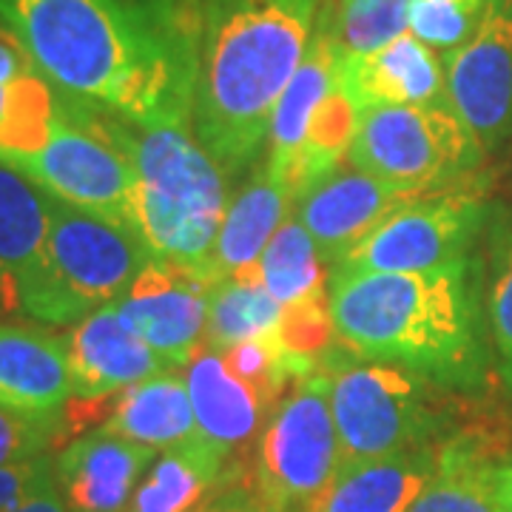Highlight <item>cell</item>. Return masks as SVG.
<instances>
[{"label": "cell", "mask_w": 512, "mask_h": 512, "mask_svg": "<svg viewBox=\"0 0 512 512\" xmlns=\"http://www.w3.org/2000/svg\"><path fill=\"white\" fill-rule=\"evenodd\" d=\"M55 92L137 128L191 123L197 0H0Z\"/></svg>", "instance_id": "obj_1"}, {"label": "cell", "mask_w": 512, "mask_h": 512, "mask_svg": "<svg viewBox=\"0 0 512 512\" xmlns=\"http://www.w3.org/2000/svg\"><path fill=\"white\" fill-rule=\"evenodd\" d=\"M330 316L353 353L410 367L441 390L478 393L490 379L487 271L478 256L419 274L333 268Z\"/></svg>", "instance_id": "obj_2"}, {"label": "cell", "mask_w": 512, "mask_h": 512, "mask_svg": "<svg viewBox=\"0 0 512 512\" xmlns=\"http://www.w3.org/2000/svg\"><path fill=\"white\" fill-rule=\"evenodd\" d=\"M322 0H197L191 128L225 177L251 171L276 103L308 55Z\"/></svg>", "instance_id": "obj_3"}, {"label": "cell", "mask_w": 512, "mask_h": 512, "mask_svg": "<svg viewBox=\"0 0 512 512\" xmlns=\"http://www.w3.org/2000/svg\"><path fill=\"white\" fill-rule=\"evenodd\" d=\"M140 131L117 120V134L137 174V234L154 259H174L208 271L228 208V177L200 146L191 123Z\"/></svg>", "instance_id": "obj_4"}, {"label": "cell", "mask_w": 512, "mask_h": 512, "mask_svg": "<svg viewBox=\"0 0 512 512\" xmlns=\"http://www.w3.org/2000/svg\"><path fill=\"white\" fill-rule=\"evenodd\" d=\"M322 370L333 382L330 404L342 461L393 456L447 439L441 387L416 370L342 350H330Z\"/></svg>", "instance_id": "obj_5"}, {"label": "cell", "mask_w": 512, "mask_h": 512, "mask_svg": "<svg viewBox=\"0 0 512 512\" xmlns=\"http://www.w3.org/2000/svg\"><path fill=\"white\" fill-rule=\"evenodd\" d=\"M117 120L60 94L49 143L12 168L49 197L117 222L140 239L134 214L137 174L117 134Z\"/></svg>", "instance_id": "obj_6"}, {"label": "cell", "mask_w": 512, "mask_h": 512, "mask_svg": "<svg viewBox=\"0 0 512 512\" xmlns=\"http://www.w3.org/2000/svg\"><path fill=\"white\" fill-rule=\"evenodd\" d=\"M330 373L293 382L256 439L254 487L271 512H316L342 464Z\"/></svg>", "instance_id": "obj_7"}, {"label": "cell", "mask_w": 512, "mask_h": 512, "mask_svg": "<svg viewBox=\"0 0 512 512\" xmlns=\"http://www.w3.org/2000/svg\"><path fill=\"white\" fill-rule=\"evenodd\" d=\"M484 154L453 106H382L362 111L348 163L399 188L433 191L473 177Z\"/></svg>", "instance_id": "obj_8"}, {"label": "cell", "mask_w": 512, "mask_h": 512, "mask_svg": "<svg viewBox=\"0 0 512 512\" xmlns=\"http://www.w3.org/2000/svg\"><path fill=\"white\" fill-rule=\"evenodd\" d=\"M487 217V180L478 174L464 177L453 185L424 191L393 211L336 268L365 274L436 271L473 256Z\"/></svg>", "instance_id": "obj_9"}, {"label": "cell", "mask_w": 512, "mask_h": 512, "mask_svg": "<svg viewBox=\"0 0 512 512\" xmlns=\"http://www.w3.org/2000/svg\"><path fill=\"white\" fill-rule=\"evenodd\" d=\"M0 305L40 325H77L92 313L52 265L46 191L6 163H0Z\"/></svg>", "instance_id": "obj_10"}, {"label": "cell", "mask_w": 512, "mask_h": 512, "mask_svg": "<svg viewBox=\"0 0 512 512\" xmlns=\"http://www.w3.org/2000/svg\"><path fill=\"white\" fill-rule=\"evenodd\" d=\"M46 202H49V256L60 282L89 311L117 302L134 282V276L154 256L123 225L69 202L55 200L49 194Z\"/></svg>", "instance_id": "obj_11"}, {"label": "cell", "mask_w": 512, "mask_h": 512, "mask_svg": "<svg viewBox=\"0 0 512 512\" xmlns=\"http://www.w3.org/2000/svg\"><path fill=\"white\" fill-rule=\"evenodd\" d=\"M441 60L450 106L484 151L512 140V0H487L470 40Z\"/></svg>", "instance_id": "obj_12"}, {"label": "cell", "mask_w": 512, "mask_h": 512, "mask_svg": "<svg viewBox=\"0 0 512 512\" xmlns=\"http://www.w3.org/2000/svg\"><path fill=\"white\" fill-rule=\"evenodd\" d=\"M214 279L205 268L174 259H148L114 302L131 328L171 367H185L205 342Z\"/></svg>", "instance_id": "obj_13"}, {"label": "cell", "mask_w": 512, "mask_h": 512, "mask_svg": "<svg viewBox=\"0 0 512 512\" xmlns=\"http://www.w3.org/2000/svg\"><path fill=\"white\" fill-rule=\"evenodd\" d=\"M424 191L399 188L365 174V171H333L296 200V217L308 228L319 254L336 268L345 256L370 237L393 211L416 200Z\"/></svg>", "instance_id": "obj_14"}, {"label": "cell", "mask_w": 512, "mask_h": 512, "mask_svg": "<svg viewBox=\"0 0 512 512\" xmlns=\"http://www.w3.org/2000/svg\"><path fill=\"white\" fill-rule=\"evenodd\" d=\"M74 399L97 402L165 373L168 362L123 319L117 305H100L66 336Z\"/></svg>", "instance_id": "obj_15"}, {"label": "cell", "mask_w": 512, "mask_h": 512, "mask_svg": "<svg viewBox=\"0 0 512 512\" xmlns=\"http://www.w3.org/2000/svg\"><path fill=\"white\" fill-rule=\"evenodd\" d=\"M154 458L157 450L100 427L55 458L57 493L72 512H126Z\"/></svg>", "instance_id": "obj_16"}, {"label": "cell", "mask_w": 512, "mask_h": 512, "mask_svg": "<svg viewBox=\"0 0 512 512\" xmlns=\"http://www.w3.org/2000/svg\"><path fill=\"white\" fill-rule=\"evenodd\" d=\"M185 384L200 436L228 458H239L259 439L276 407L262 390L239 379L225 356L205 342L185 365Z\"/></svg>", "instance_id": "obj_17"}, {"label": "cell", "mask_w": 512, "mask_h": 512, "mask_svg": "<svg viewBox=\"0 0 512 512\" xmlns=\"http://www.w3.org/2000/svg\"><path fill=\"white\" fill-rule=\"evenodd\" d=\"M339 83L356 109L450 106L444 60L416 35L396 37L379 52L339 63Z\"/></svg>", "instance_id": "obj_18"}, {"label": "cell", "mask_w": 512, "mask_h": 512, "mask_svg": "<svg viewBox=\"0 0 512 512\" xmlns=\"http://www.w3.org/2000/svg\"><path fill=\"white\" fill-rule=\"evenodd\" d=\"M74 399L66 339L46 330L0 325V407L60 419Z\"/></svg>", "instance_id": "obj_19"}, {"label": "cell", "mask_w": 512, "mask_h": 512, "mask_svg": "<svg viewBox=\"0 0 512 512\" xmlns=\"http://www.w3.org/2000/svg\"><path fill=\"white\" fill-rule=\"evenodd\" d=\"M339 63H342V52L336 46V37H333V18L325 9L319 15V23H316L308 55L293 74L288 89L279 97L274 117H271V128H268L265 168L285 188L291 183L293 165H296V157H299V148L305 143L313 111L319 109V103L328 97L333 83H336Z\"/></svg>", "instance_id": "obj_20"}, {"label": "cell", "mask_w": 512, "mask_h": 512, "mask_svg": "<svg viewBox=\"0 0 512 512\" xmlns=\"http://www.w3.org/2000/svg\"><path fill=\"white\" fill-rule=\"evenodd\" d=\"M242 476L245 464L239 458H228L197 436L154 458L126 512H200L225 484Z\"/></svg>", "instance_id": "obj_21"}, {"label": "cell", "mask_w": 512, "mask_h": 512, "mask_svg": "<svg viewBox=\"0 0 512 512\" xmlns=\"http://www.w3.org/2000/svg\"><path fill=\"white\" fill-rule=\"evenodd\" d=\"M439 447L342 461L316 512H407L436 473Z\"/></svg>", "instance_id": "obj_22"}, {"label": "cell", "mask_w": 512, "mask_h": 512, "mask_svg": "<svg viewBox=\"0 0 512 512\" xmlns=\"http://www.w3.org/2000/svg\"><path fill=\"white\" fill-rule=\"evenodd\" d=\"M296 208V197L268 174L265 163L256 165L254 177L228 200L225 220L208 259V274L214 282L225 276L256 271L268 242Z\"/></svg>", "instance_id": "obj_23"}, {"label": "cell", "mask_w": 512, "mask_h": 512, "mask_svg": "<svg viewBox=\"0 0 512 512\" xmlns=\"http://www.w3.org/2000/svg\"><path fill=\"white\" fill-rule=\"evenodd\" d=\"M106 430L157 453L197 439V419L183 376L165 370L111 396Z\"/></svg>", "instance_id": "obj_24"}, {"label": "cell", "mask_w": 512, "mask_h": 512, "mask_svg": "<svg viewBox=\"0 0 512 512\" xmlns=\"http://www.w3.org/2000/svg\"><path fill=\"white\" fill-rule=\"evenodd\" d=\"M490 444L476 433L441 441L436 473L407 512H501Z\"/></svg>", "instance_id": "obj_25"}, {"label": "cell", "mask_w": 512, "mask_h": 512, "mask_svg": "<svg viewBox=\"0 0 512 512\" xmlns=\"http://www.w3.org/2000/svg\"><path fill=\"white\" fill-rule=\"evenodd\" d=\"M282 322V305L268 293L256 271L225 276L214 285L208 299L205 345L225 353L234 345L254 339H276Z\"/></svg>", "instance_id": "obj_26"}, {"label": "cell", "mask_w": 512, "mask_h": 512, "mask_svg": "<svg viewBox=\"0 0 512 512\" xmlns=\"http://www.w3.org/2000/svg\"><path fill=\"white\" fill-rule=\"evenodd\" d=\"M325 265L328 262L319 254V245L313 242L308 228L293 211L268 242L265 254L256 265V276L285 308L305 299L328 296L330 282L325 279Z\"/></svg>", "instance_id": "obj_27"}, {"label": "cell", "mask_w": 512, "mask_h": 512, "mask_svg": "<svg viewBox=\"0 0 512 512\" xmlns=\"http://www.w3.org/2000/svg\"><path fill=\"white\" fill-rule=\"evenodd\" d=\"M57 106L60 94L40 74L0 86V163H18L46 146L55 128Z\"/></svg>", "instance_id": "obj_28"}, {"label": "cell", "mask_w": 512, "mask_h": 512, "mask_svg": "<svg viewBox=\"0 0 512 512\" xmlns=\"http://www.w3.org/2000/svg\"><path fill=\"white\" fill-rule=\"evenodd\" d=\"M413 0H342L333 37L345 60L365 57L410 32Z\"/></svg>", "instance_id": "obj_29"}, {"label": "cell", "mask_w": 512, "mask_h": 512, "mask_svg": "<svg viewBox=\"0 0 512 512\" xmlns=\"http://www.w3.org/2000/svg\"><path fill=\"white\" fill-rule=\"evenodd\" d=\"M487 325L498 379L512 393V217L493 222L490 234Z\"/></svg>", "instance_id": "obj_30"}, {"label": "cell", "mask_w": 512, "mask_h": 512, "mask_svg": "<svg viewBox=\"0 0 512 512\" xmlns=\"http://www.w3.org/2000/svg\"><path fill=\"white\" fill-rule=\"evenodd\" d=\"M487 0H413L410 35H416L433 52H453L467 43L484 15Z\"/></svg>", "instance_id": "obj_31"}, {"label": "cell", "mask_w": 512, "mask_h": 512, "mask_svg": "<svg viewBox=\"0 0 512 512\" xmlns=\"http://www.w3.org/2000/svg\"><path fill=\"white\" fill-rule=\"evenodd\" d=\"M63 427H66L63 416L43 419V416L0 407V467H15L32 458L49 456Z\"/></svg>", "instance_id": "obj_32"}, {"label": "cell", "mask_w": 512, "mask_h": 512, "mask_svg": "<svg viewBox=\"0 0 512 512\" xmlns=\"http://www.w3.org/2000/svg\"><path fill=\"white\" fill-rule=\"evenodd\" d=\"M55 487V458L52 456L32 458L15 467H0V510H9L32 495L55 490Z\"/></svg>", "instance_id": "obj_33"}, {"label": "cell", "mask_w": 512, "mask_h": 512, "mask_svg": "<svg viewBox=\"0 0 512 512\" xmlns=\"http://www.w3.org/2000/svg\"><path fill=\"white\" fill-rule=\"evenodd\" d=\"M200 512H271L254 487V478L242 476L225 484Z\"/></svg>", "instance_id": "obj_34"}, {"label": "cell", "mask_w": 512, "mask_h": 512, "mask_svg": "<svg viewBox=\"0 0 512 512\" xmlns=\"http://www.w3.org/2000/svg\"><path fill=\"white\" fill-rule=\"evenodd\" d=\"M29 74H37L29 52L6 26H0V86H9Z\"/></svg>", "instance_id": "obj_35"}, {"label": "cell", "mask_w": 512, "mask_h": 512, "mask_svg": "<svg viewBox=\"0 0 512 512\" xmlns=\"http://www.w3.org/2000/svg\"><path fill=\"white\" fill-rule=\"evenodd\" d=\"M0 512H72L66 507V501L60 498V493L55 490H46V493L32 495V498H26V501H20L15 507H9V510H0Z\"/></svg>", "instance_id": "obj_36"}, {"label": "cell", "mask_w": 512, "mask_h": 512, "mask_svg": "<svg viewBox=\"0 0 512 512\" xmlns=\"http://www.w3.org/2000/svg\"><path fill=\"white\" fill-rule=\"evenodd\" d=\"M495 490H498L501 512H512V453L501 456L495 464Z\"/></svg>", "instance_id": "obj_37"}, {"label": "cell", "mask_w": 512, "mask_h": 512, "mask_svg": "<svg viewBox=\"0 0 512 512\" xmlns=\"http://www.w3.org/2000/svg\"><path fill=\"white\" fill-rule=\"evenodd\" d=\"M0 311H3V305H0Z\"/></svg>", "instance_id": "obj_38"}]
</instances>
